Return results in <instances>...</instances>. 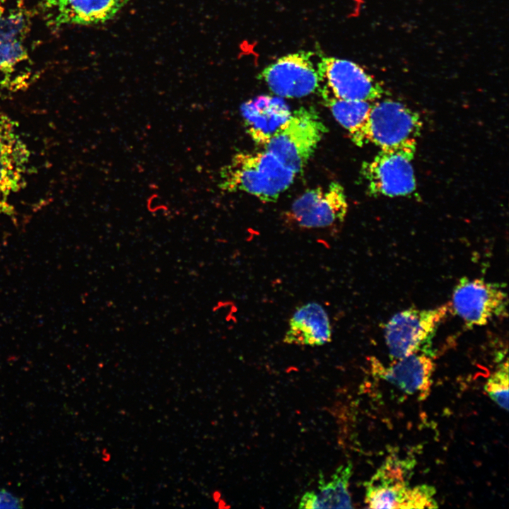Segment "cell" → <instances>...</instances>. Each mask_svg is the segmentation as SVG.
<instances>
[{
    "mask_svg": "<svg viewBox=\"0 0 509 509\" xmlns=\"http://www.w3.org/2000/svg\"><path fill=\"white\" fill-rule=\"evenodd\" d=\"M296 173L268 151L238 153L221 170L220 187L244 192L264 202L277 200L293 182Z\"/></svg>",
    "mask_w": 509,
    "mask_h": 509,
    "instance_id": "6da1fadb",
    "label": "cell"
},
{
    "mask_svg": "<svg viewBox=\"0 0 509 509\" xmlns=\"http://www.w3.org/2000/svg\"><path fill=\"white\" fill-rule=\"evenodd\" d=\"M327 131L315 110L300 107L291 112L264 148L298 173L307 164Z\"/></svg>",
    "mask_w": 509,
    "mask_h": 509,
    "instance_id": "7a4b0ae2",
    "label": "cell"
},
{
    "mask_svg": "<svg viewBox=\"0 0 509 509\" xmlns=\"http://www.w3.org/2000/svg\"><path fill=\"white\" fill-rule=\"evenodd\" d=\"M450 311V303L432 308H409L394 314L385 325V340L392 361L428 351L430 340Z\"/></svg>",
    "mask_w": 509,
    "mask_h": 509,
    "instance_id": "3957f363",
    "label": "cell"
},
{
    "mask_svg": "<svg viewBox=\"0 0 509 509\" xmlns=\"http://www.w3.org/2000/svg\"><path fill=\"white\" fill-rule=\"evenodd\" d=\"M416 144L381 149L374 158L363 164L362 174L368 192L373 195L406 196L416 189L412 160Z\"/></svg>",
    "mask_w": 509,
    "mask_h": 509,
    "instance_id": "277c9868",
    "label": "cell"
},
{
    "mask_svg": "<svg viewBox=\"0 0 509 509\" xmlns=\"http://www.w3.org/2000/svg\"><path fill=\"white\" fill-rule=\"evenodd\" d=\"M450 311L469 327L484 326L508 317V298L502 286L482 279L463 277L454 287Z\"/></svg>",
    "mask_w": 509,
    "mask_h": 509,
    "instance_id": "5b68a950",
    "label": "cell"
},
{
    "mask_svg": "<svg viewBox=\"0 0 509 509\" xmlns=\"http://www.w3.org/2000/svg\"><path fill=\"white\" fill-rule=\"evenodd\" d=\"M317 71L321 96L373 103L383 94L379 82L353 62L322 57Z\"/></svg>",
    "mask_w": 509,
    "mask_h": 509,
    "instance_id": "8992f818",
    "label": "cell"
},
{
    "mask_svg": "<svg viewBox=\"0 0 509 509\" xmlns=\"http://www.w3.org/2000/svg\"><path fill=\"white\" fill-rule=\"evenodd\" d=\"M422 122L419 115L404 104L390 100L371 104L368 126V141L380 149L416 144Z\"/></svg>",
    "mask_w": 509,
    "mask_h": 509,
    "instance_id": "52a82bcc",
    "label": "cell"
},
{
    "mask_svg": "<svg viewBox=\"0 0 509 509\" xmlns=\"http://www.w3.org/2000/svg\"><path fill=\"white\" fill-rule=\"evenodd\" d=\"M414 462L388 457L364 484L365 503L370 508H410L413 488L409 486Z\"/></svg>",
    "mask_w": 509,
    "mask_h": 509,
    "instance_id": "ba28073f",
    "label": "cell"
},
{
    "mask_svg": "<svg viewBox=\"0 0 509 509\" xmlns=\"http://www.w3.org/2000/svg\"><path fill=\"white\" fill-rule=\"evenodd\" d=\"M348 203L343 187L337 182L327 187L306 191L291 205L287 216L303 228H320L342 222L347 213Z\"/></svg>",
    "mask_w": 509,
    "mask_h": 509,
    "instance_id": "9c48e42d",
    "label": "cell"
},
{
    "mask_svg": "<svg viewBox=\"0 0 509 509\" xmlns=\"http://www.w3.org/2000/svg\"><path fill=\"white\" fill-rule=\"evenodd\" d=\"M311 52L300 51L283 56L267 66L259 78L281 98H301L316 90L320 84Z\"/></svg>",
    "mask_w": 509,
    "mask_h": 509,
    "instance_id": "30bf717a",
    "label": "cell"
},
{
    "mask_svg": "<svg viewBox=\"0 0 509 509\" xmlns=\"http://www.w3.org/2000/svg\"><path fill=\"white\" fill-rule=\"evenodd\" d=\"M370 368L373 375L394 385L403 392L416 395L420 400L430 394L435 364L431 352L419 351L393 361L385 365L378 358L371 357Z\"/></svg>",
    "mask_w": 509,
    "mask_h": 509,
    "instance_id": "8fae6325",
    "label": "cell"
},
{
    "mask_svg": "<svg viewBox=\"0 0 509 509\" xmlns=\"http://www.w3.org/2000/svg\"><path fill=\"white\" fill-rule=\"evenodd\" d=\"M240 113L246 131L258 145L264 147L291 115L281 97L260 95L241 105Z\"/></svg>",
    "mask_w": 509,
    "mask_h": 509,
    "instance_id": "7c38bea8",
    "label": "cell"
},
{
    "mask_svg": "<svg viewBox=\"0 0 509 509\" xmlns=\"http://www.w3.org/2000/svg\"><path fill=\"white\" fill-rule=\"evenodd\" d=\"M128 0H46L55 26L91 25L112 18Z\"/></svg>",
    "mask_w": 509,
    "mask_h": 509,
    "instance_id": "4fadbf2b",
    "label": "cell"
},
{
    "mask_svg": "<svg viewBox=\"0 0 509 509\" xmlns=\"http://www.w3.org/2000/svg\"><path fill=\"white\" fill-rule=\"evenodd\" d=\"M332 339L331 325L325 309L310 302L298 308L289 320L283 342L288 344L321 346Z\"/></svg>",
    "mask_w": 509,
    "mask_h": 509,
    "instance_id": "5bb4252c",
    "label": "cell"
},
{
    "mask_svg": "<svg viewBox=\"0 0 509 509\" xmlns=\"http://www.w3.org/2000/svg\"><path fill=\"white\" fill-rule=\"evenodd\" d=\"M28 151L14 131L9 118L0 113V194L18 189Z\"/></svg>",
    "mask_w": 509,
    "mask_h": 509,
    "instance_id": "9a60e30c",
    "label": "cell"
},
{
    "mask_svg": "<svg viewBox=\"0 0 509 509\" xmlns=\"http://www.w3.org/2000/svg\"><path fill=\"white\" fill-rule=\"evenodd\" d=\"M353 466L351 462L339 466L327 481L320 474L317 492L308 491L301 497L300 508H351L349 491Z\"/></svg>",
    "mask_w": 509,
    "mask_h": 509,
    "instance_id": "2e32d148",
    "label": "cell"
},
{
    "mask_svg": "<svg viewBox=\"0 0 509 509\" xmlns=\"http://www.w3.org/2000/svg\"><path fill=\"white\" fill-rule=\"evenodd\" d=\"M322 98L355 144L363 146L368 143V126L372 103L339 99L331 95H322Z\"/></svg>",
    "mask_w": 509,
    "mask_h": 509,
    "instance_id": "e0dca14e",
    "label": "cell"
},
{
    "mask_svg": "<svg viewBox=\"0 0 509 509\" xmlns=\"http://www.w3.org/2000/svg\"><path fill=\"white\" fill-rule=\"evenodd\" d=\"M28 16L22 9H6L0 5V42L21 40L27 33Z\"/></svg>",
    "mask_w": 509,
    "mask_h": 509,
    "instance_id": "ac0fdd59",
    "label": "cell"
},
{
    "mask_svg": "<svg viewBox=\"0 0 509 509\" xmlns=\"http://www.w3.org/2000/svg\"><path fill=\"white\" fill-rule=\"evenodd\" d=\"M508 362L502 363L490 375L484 389L489 397L501 408L508 409Z\"/></svg>",
    "mask_w": 509,
    "mask_h": 509,
    "instance_id": "d6986e66",
    "label": "cell"
},
{
    "mask_svg": "<svg viewBox=\"0 0 509 509\" xmlns=\"http://www.w3.org/2000/svg\"><path fill=\"white\" fill-rule=\"evenodd\" d=\"M28 57L21 40L0 42V70L11 71L19 62Z\"/></svg>",
    "mask_w": 509,
    "mask_h": 509,
    "instance_id": "ffe728a7",
    "label": "cell"
},
{
    "mask_svg": "<svg viewBox=\"0 0 509 509\" xmlns=\"http://www.w3.org/2000/svg\"><path fill=\"white\" fill-rule=\"evenodd\" d=\"M8 504V496L6 489H0V508H6Z\"/></svg>",
    "mask_w": 509,
    "mask_h": 509,
    "instance_id": "44dd1931",
    "label": "cell"
}]
</instances>
